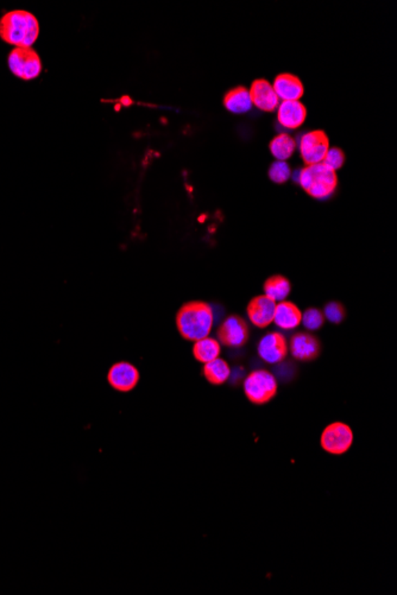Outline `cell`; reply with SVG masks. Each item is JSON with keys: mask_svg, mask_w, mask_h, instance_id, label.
<instances>
[{"mask_svg": "<svg viewBox=\"0 0 397 595\" xmlns=\"http://www.w3.org/2000/svg\"><path fill=\"white\" fill-rule=\"evenodd\" d=\"M302 312L300 308L290 301H281L276 303L274 314V323L284 330H292L301 325Z\"/></svg>", "mask_w": 397, "mask_h": 595, "instance_id": "obj_15", "label": "cell"}, {"mask_svg": "<svg viewBox=\"0 0 397 595\" xmlns=\"http://www.w3.org/2000/svg\"><path fill=\"white\" fill-rule=\"evenodd\" d=\"M344 162H345L344 152L340 149L332 148L329 149V151L326 153L325 160H324L322 163L335 171V170L342 168V165H344Z\"/></svg>", "mask_w": 397, "mask_h": 595, "instance_id": "obj_25", "label": "cell"}, {"mask_svg": "<svg viewBox=\"0 0 397 595\" xmlns=\"http://www.w3.org/2000/svg\"><path fill=\"white\" fill-rule=\"evenodd\" d=\"M297 182L309 196L317 200L330 198L338 186L337 173L324 163L307 165L301 169L297 173Z\"/></svg>", "mask_w": 397, "mask_h": 595, "instance_id": "obj_3", "label": "cell"}, {"mask_svg": "<svg viewBox=\"0 0 397 595\" xmlns=\"http://www.w3.org/2000/svg\"><path fill=\"white\" fill-rule=\"evenodd\" d=\"M329 149H330V142L327 135L322 130L308 132L301 138V157L307 165L322 163Z\"/></svg>", "mask_w": 397, "mask_h": 595, "instance_id": "obj_8", "label": "cell"}, {"mask_svg": "<svg viewBox=\"0 0 397 595\" xmlns=\"http://www.w3.org/2000/svg\"><path fill=\"white\" fill-rule=\"evenodd\" d=\"M290 290H292V285H290L289 279L284 276H281V274L271 276L269 278H266V282L263 284L264 295L268 296L275 302L286 301V299L290 294Z\"/></svg>", "mask_w": 397, "mask_h": 595, "instance_id": "obj_17", "label": "cell"}, {"mask_svg": "<svg viewBox=\"0 0 397 595\" xmlns=\"http://www.w3.org/2000/svg\"><path fill=\"white\" fill-rule=\"evenodd\" d=\"M249 94L252 105L256 106L259 110L274 112L276 107L279 106V99L277 94L275 93L273 86L264 79L255 80L251 85Z\"/></svg>", "mask_w": 397, "mask_h": 595, "instance_id": "obj_13", "label": "cell"}, {"mask_svg": "<svg viewBox=\"0 0 397 595\" xmlns=\"http://www.w3.org/2000/svg\"><path fill=\"white\" fill-rule=\"evenodd\" d=\"M243 388L250 403L254 406H266L277 395L279 384L271 372L255 370L246 376Z\"/></svg>", "mask_w": 397, "mask_h": 595, "instance_id": "obj_4", "label": "cell"}, {"mask_svg": "<svg viewBox=\"0 0 397 595\" xmlns=\"http://www.w3.org/2000/svg\"><path fill=\"white\" fill-rule=\"evenodd\" d=\"M257 353L266 363H282L289 353L287 339L279 332L266 334L258 342Z\"/></svg>", "mask_w": 397, "mask_h": 595, "instance_id": "obj_9", "label": "cell"}, {"mask_svg": "<svg viewBox=\"0 0 397 595\" xmlns=\"http://www.w3.org/2000/svg\"><path fill=\"white\" fill-rule=\"evenodd\" d=\"M355 435L347 423L333 422L326 426L320 436V446L332 455H342L350 451Z\"/></svg>", "mask_w": 397, "mask_h": 595, "instance_id": "obj_6", "label": "cell"}, {"mask_svg": "<svg viewBox=\"0 0 397 595\" xmlns=\"http://www.w3.org/2000/svg\"><path fill=\"white\" fill-rule=\"evenodd\" d=\"M39 36V23L33 13L15 10L0 18V38L16 48H31Z\"/></svg>", "mask_w": 397, "mask_h": 595, "instance_id": "obj_2", "label": "cell"}, {"mask_svg": "<svg viewBox=\"0 0 397 595\" xmlns=\"http://www.w3.org/2000/svg\"><path fill=\"white\" fill-rule=\"evenodd\" d=\"M293 358L299 361H313L322 353V343L317 337L309 333H296L288 345Z\"/></svg>", "mask_w": 397, "mask_h": 595, "instance_id": "obj_12", "label": "cell"}, {"mask_svg": "<svg viewBox=\"0 0 397 595\" xmlns=\"http://www.w3.org/2000/svg\"><path fill=\"white\" fill-rule=\"evenodd\" d=\"M224 105L230 112L233 113H246L252 107L249 91L246 87L233 88L225 95Z\"/></svg>", "mask_w": 397, "mask_h": 595, "instance_id": "obj_20", "label": "cell"}, {"mask_svg": "<svg viewBox=\"0 0 397 595\" xmlns=\"http://www.w3.org/2000/svg\"><path fill=\"white\" fill-rule=\"evenodd\" d=\"M216 337L220 345L223 346L241 348L249 340V325L239 315H230L221 322L216 332Z\"/></svg>", "mask_w": 397, "mask_h": 595, "instance_id": "obj_7", "label": "cell"}, {"mask_svg": "<svg viewBox=\"0 0 397 595\" xmlns=\"http://www.w3.org/2000/svg\"><path fill=\"white\" fill-rule=\"evenodd\" d=\"M324 317H325V320H329L331 323L339 325L345 320L347 310L342 303L330 302V303L326 304L325 308H324Z\"/></svg>", "mask_w": 397, "mask_h": 595, "instance_id": "obj_23", "label": "cell"}, {"mask_svg": "<svg viewBox=\"0 0 397 595\" xmlns=\"http://www.w3.org/2000/svg\"><path fill=\"white\" fill-rule=\"evenodd\" d=\"M296 143L293 137L289 135H279L271 140L270 151L275 158L279 161H286L295 151Z\"/></svg>", "mask_w": 397, "mask_h": 595, "instance_id": "obj_21", "label": "cell"}, {"mask_svg": "<svg viewBox=\"0 0 397 595\" xmlns=\"http://www.w3.org/2000/svg\"><path fill=\"white\" fill-rule=\"evenodd\" d=\"M292 175L290 168L286 161H277L273 163L269 169V178L271 181L277 185H282L284 182H287Z\"/></svg>", "mask_w": 397, "mask_h": 595, "instance_id": "obj_24", "label": "cell"}, {"mask_svg": "<svg viewBox=\"0 0 397 595\" xmlns=\"http://www.w3.org/2000/svg\"><path fill=\"white\" fill-rule=\"evenodd\" d=\"M203 375L208 383L214 386L223 385L231 377V368L224 359L212 360L210 363H203Z\"/></svg>", "mask_w": 397, "mask_h": 595, "instance_id": "obj_19", "label": "cell"}, {"mask_svg": "<svg viewBox=\"0 0 397 595\" xmlns=\"http://www.w3.org/2000/svg\"><path fill=\"white\" fill-rule=\"evenodd\" d=\"M220 353H221L220 342L211 337L200 339L193 345V355L198 363H207L212 360L218 359Z\"/></svg>", "mask_w": 397, "mask_h": 595, "instance_id": "obj_18", "label": "cell"}, {"mask_svg": "<svg viewBox=\"0 0 397 595\" xmlns=\"http://www.w3.org/2000/svg\"><path fill=\"white\" fill-rule=\"evenodd\" d=\"M13 75L24 81L34 80L42 72V61L33 48H15L8 57Z\"/></svg>", "mask_w": 397, "mask_h": 595, "instance_id": "obj_5", "label": "cell"}, {"mask_svg": "<svg viewBox=\"0 0 397 595\" xmlns=\"http://www.w3.org/2000/svg\"><path fill=\"white\" fill-rule=\"evenodd\" d=\"M275 93L284 102H299L304 93V85L297 76L292 74H279L274 81Z\"/></svg>", "mask_w": 397, "mask_h": 595, "instance_id": "obj_14", "label": "cell"}, {"mask_svg": "<svg viewBox=\"0 0 397 595\" xmlns=\"http://www.w3.org/2000/svg\"><path fill=\"white\" fill-rule=\"evenodd\" d=\"M275 308L276 302L268 296H255L246 305V315L255 327L264 330L274 321Z\"/></svg>", "mask_w": 397, "mask_h": 595, "instance_id": "obj_11", "label": "cell"}, {"mask_svg": "<svg viewBox=\"0 0 397 595\" xmlns=\"http://www.w3.org/2000/svg\"><path fill=\"white\" fill-rule=\"evenodd\" d=\"M307 110L300 102H282L279 105L277 119L282 126L297 129L304 123Z\"/></svg>", "mask_w": 397, "mask_h": 595, "instance_id": "obj_16", "label": "cell"}, {"mask_svg": "<svg viewBox=\"0 0 397 595\" xmlns=\"http://www.w3.org/2000/svg\"><path fill=\"white\" fill-rule=\"evenodd\" d=\"M214 323L213 309L207 302L190 301L183 304L176 314V327L187 341H198L210 337Z\"/></svg>", "mask_w": 397, "mask_h": 595, "instance_id": "obj_1", "label": "cell"}, {"mask_svg": "<svg viewBox=\"0 0 397 595\" xmlns=\"http://www.w3.org/2000/svg\"><path fill=\"white\" fill-rule=\"evenodd\" d=\"M140 371L135 365L127 361H119L111 366L107 372V381L111 388L118 393H130L140 383Z\"/></svg>", "mask_w": 397, "mask_h": 595, "instance_id": "obj_10", "label": "cell"}, {"mask_svg": "<svg viewBox=\"0 0 397 595\" xmlns=\"http://www.w3.org/2000/svg\"><path fill=\"white\" fill-rule=\"evenodd\" d=\"M301 323L304 325L306 330H311V332L319 330L322 328V325H324V323H325L324 312H322L320 309L313 308V307H311V308L307 309L306 312H302V320H301Z\"/></svg>", "mask_w": 397, "mask_h": 595, "instance_id": "obj_22", "label": "cell"}]
</instances>
